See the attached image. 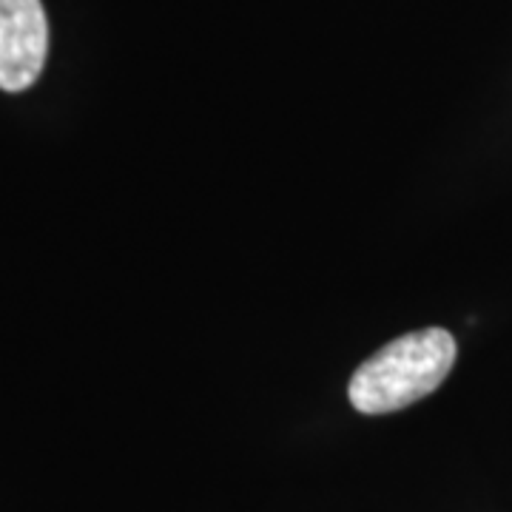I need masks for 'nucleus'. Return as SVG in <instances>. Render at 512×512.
Here are the masks:
<instances>
[{"label":"nucleus","mask_w":512,"mask_h":512,"mask_svg":"<svg viewBox=\"0 0 512 512\" xmlns=\"http://www.w3.org/2000/svg\"><path fill=\"white\" fill-rule=\"evenodd\" d=\"M456 353L450 330L404 333L356 367L348 384L350 404L365 416H382L421 402L450 376Z\"/></svg>","instance_id":"obj_1"},{"label":"nucleus","mask_w":512,"mask_h":512,"mask_svg":"<svg viewBox=\"0 0 512 512\" xmlns=\"http://www.w3.org/2000/svg\"><path fill=\"white\" fill-rule=\"evenodd\" d=\"M49 55V20L40 0H0V89L26 92Z\"/></svg>","instance_id":"obj_2"}]
</instances>
